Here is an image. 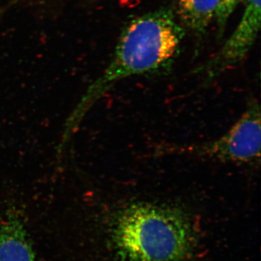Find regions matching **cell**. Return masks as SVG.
<instances>
[{"label":"cell","mask_w":261,"mask_h":261,"mask_svg":"<svg viewBox=\"0 0 261 261\" xmlns=\"http://www.w3.org/2000/svg\"><path fill=\"white\" fill-rule=\"evenodd\" d=\"M185 34L170 8H159L130 20L122 31L109 65L67 118L62 143L69 142L89 110L117 83L169 64L177 56Z\"/></svg>","instance_id":"obj_1"},{"label":"cell","mask_w":261,"mask_h":261,"mask_svg":"<svg viewBox=\"0 0 261 261\" xmlns=\"http://www.w3.org/2000/svg\"><path fill=\"white\" fill-rule=\"evenodd\" d=\"M191 232L180 211L139 202L117 216L113 242L122 261H182L191 249Z\"/></svg>","instance_id":"obj_2"},{"label":"cell","mask_w":261,"mask_h":261,"mask_svg":"<svg viewBox=\"0 0 261 261\" xmlns=\"http://www.w3.org/2000/svg\"><path fill=\"white\" fill-rule=\"evenodd\" d=\"M261 113L258 102L252 100L236 123L216 140L176 149L221 163L238 165L260 162Z\"/></svg>","instance_id":"obj_3"},{"label":"cell","mask_w":261,"mask_h":261,"mask_svg":"<svg viewBox=\"0 0 261 261\" xmlns=\"http://www.w3.org/2000/svg\"><path fill=\"white\" fill-rule=\"evenodd\" d=\"M245 8L238 27L219 51L197 70L210 82L231 69L246 58L260 29L261 0H245Z\"/></svg>","instance_id":"obj_4"},{"label":"cell","mask_w":261,"mask_h":261,"mask_svg":"<svg viewBox=\"0 0 261 261\" xmlns=\"http://www.w3.org/2000/svg\"><path fill=\"white\" fill-rule=\"evenodd\" d=\"M0 261H36L25 222L14 209L0 221Z\"/></svg>","instance_id":"obj_5"},{"label":"cell","mask_w":261,"mask_h":261,"mask_svg":"<svg viewBox=\"0 0 261 261\" xmlns=\"http://www.w3.org/2000/svg\"><path fill=\"white\" fill-rule=\"evenodd\" d=\"M178 20L195 37H202L214 21L219 0H176Z\"/></svg>","instance_id":"obj_6"},{"label":"cell","mask_w":261,"mask_h":261,"mask_svg":"<svg viewBox=\"0 0 261 261\" xmlns=\"http://www.w3.org/2000/svg\"><path fill=\"white\" fill-rule=\"evenodd\" d=\"M242 0H219V8L214 21L217 27V37L219 39L224 37L225 29L230 17Z\"/></svg>","instance_id":"obj_7"},{"label":"cell","mask_w":261,"mask_h":261,"mask_svg":"<svg viewBox=\"0 0 261 261\" xmlns=\"http://www.w3.org/2000/svg\"><path fill=\"white\" fill-rule=\"evenodd\" d=\"M242 1H245V0H242Z\"/></svg>","instance_id":"obj_8"}]
</instances>
